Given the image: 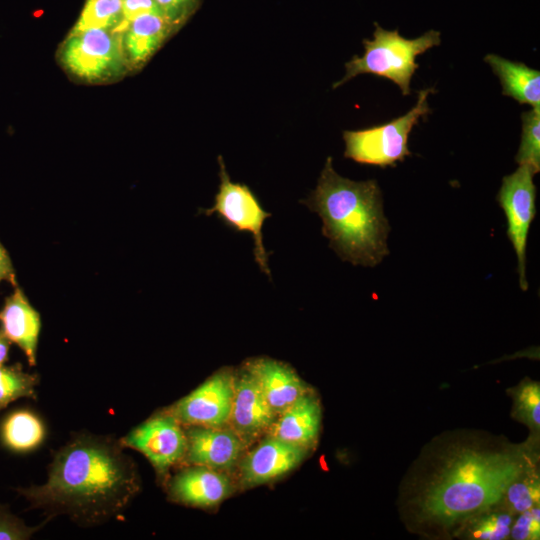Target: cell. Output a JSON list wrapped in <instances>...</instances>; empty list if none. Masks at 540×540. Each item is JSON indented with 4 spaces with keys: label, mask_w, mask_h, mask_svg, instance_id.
<instances>
[{
    "label": "cell",
    "mask_w": 540,
    "mask_h": 540,
    "mask_svg": "<svg viewBox=\"0 0 540 540\" xmlns=\"http://www.w3.org/2000/svg\"><path fill=\"white\" fill-rule=\"evenodd\" d=\"M140 489L137 467L119 439L81 432L53 453L45 483L15 490L47 521L63 515L94 527L123 517Z\"/></svg>",
    "instance_id": "1"
},
{
    "label": "cell",
    "mask_w": 540,
    "mask_h": 540,
    "mask_svg": "<svg viewBox=\"0 0 540 540\" xmlns=\"http://www.w3.org/2000/svg\"><path fill=\"white\" fill-rule=\"evenodd\" d=\"M529 448L453 453L420 494L423 519L448 526L500 502L509 484L532 466Z\"/></svg>",
    "instance_id": "2"
},
{
    "label": "cell",
    "mask_w": 540,
    "mask_h": 540,
    "mask_svg": "<svg viewBox=\"0 0 540 540\" xmlns=\"http://www.w3.org/2000/svg\"><path fill=\"white\" fill-rule=\"evenodd\" d=\"M300 202L322 219V233L343 261L373 267L389 253L390 227L376 180L344 178L328 157L316 188Z\"/></svg>",
    "instance_id": "3"
},
{
    "label": "cell",
    "mask_w": 540,
    "mask_h": 540,
    "mask_svg": "<svg viewBox=\"0 0 540 540\" xmlns=\"http://www.w3.org/2000/svg\"><path fill=\"white\" fill-rule=\"evenodd\" d=\"M373 39H364V53L345 63V75L333 84L339 87L361 74H372L394 82L404 96L410 94L411 79L418 69L417 56L441 43V34L429 30L415 39H406L398 30H385L375 23Z\"/></svg>",
    "instance_id": "4"
},
{
    "label": "cell",
    "mask_w": 540,
    "mask_h": 540,
    "mask_svg": "<svg viewBox=\"0 0 540 540\" xmlns=\"http://www.w3.org/2000/svg\"><path fill=\"white\" fill-rule=\"evenodd\" d=\"M57 60L70 77L86 84L115 82L129 73L121 35L112 30H70L59 45Z\"/></svg>",
    "instance_id": "5"
},
{
    "label": "cell",
    "mask_w": 540,
    "mask_h": 540,
    "mask_svg": "<svg viewBox=\"0 0 540 540\" xmlns=\"http://www.w3.org/2000/svg\"><path fill=\"white\" fill-rule=\"evenodd\" d=\"M434 88L418 92L415 106L405 115L388 123L372 126L362 130L344 131V156L355 162L367 165L395 166L398 161H404L411 152L408 148V138L412 128L419 119L431 112L427 97Z\"/></svg>",
    "instance_id": "6"
},
{
    "label": "cell",
    "mask_w": 540,
    "mask_h": 540,
    "mask_svg": "<svg viewBox=\"0 0 540 540\" xmlns=\"http://www.w3.org/2000/svg\"><path fill=\"white\" fill-rule=\"evenodd\" d=\"M220 184L214 204L200 212L210 216L217 215L225 225L237 232H248L253 237L254 258L260 270L271 278L268 265V252L263 243L264 221L271 217L265 211L252 190L245 184L233 182L226 170L223 158L218 157Z\"/></svg>",
    "instance_id": "7"
},
{
    "label": "cell",
    "mask_w": 540,
    "mask_h": 540,
    "mask_svg": "<svg viewBox=\"0 0 540 540\" xmlns=\"http://www.w3.org/2000/svg\"><path fill=\"white\" fill-rule=\"evenodd\" d=\"M536 173L526 165L503 177L496 200L507 219V236L518 258L520 288L528 289L526 279V246L530 225L536 216Z\"/></svg>",
    "instance_id": "8"
},
{
    "label": "cell",
    "mask_w": 540,
    "mask_h": 540,
    "mask_svg": "<svg viewBox=\"0 0 540 540\" xmlns=\"http://www.w3.org/2000/svg\"><path fill=\"white\" fill-rule=\"evenodd\" d=\"M234 380L230 371L221 370L162 412L185 426L225 427L232 409Z\"/></svg>",
    "instance_id": "9"
},
{
    "label": "cell",
    "mask_w": 540,
    "mask_h": 540,
    "mask_svg": "<svg viewBox=\"0 0 540 540\" xmlns=\"http://www.w3.org/2000/svg\"><path fill=\"white\" fill-rule=\"evenodd\" d=\"M125 448L143 454L158 476H165L171 467L184 460L187 437L183 425L160 411L119 439Z\"/></svg>",
    "instance_id": "10"
},
{
    "label": "cell",
    "mask_w": 540,
    "mask_h": 540,
    "mask_svg": "<svg viewBox=\"0 0 540 540\" xmlns=\"http://www.w3.org/2000/svg\"><path fill=\"white\" fill-rule=\"evenodd\" d=\"M308 450L267 435L240 462V480L244 486L270 482L296 468Z\"/></svg>",
    "instance_id": "11"
},
{
    "label": "cell",
    "mask_w": 540,
    "mask_h": 540,
    "mask_svg": "<svg viewBox=\"0 0 540 540\" xmlns=\"http://www.w3.org/2000/svg\"><path fill=\"white\" fill-rule=\"evenodd\" d=\"M186 463L215 470L232 468L246 442L230 427L187 426Z\"/></svg>",
    "instance_id": "12"
},
{
    "label": "cell",
    "mask_w": 540,
    "mask_h": 540,
    "mask_svg": "<svg viewBox=\"0 0 540 540\" xmlns=\"http://www.w3.org/2000/svg\"><path fill=\"white\" fill-rule=\"evenodd\" d=\"M277 414L266 401L257 381L243 368L235 376L228 427L246 443L268 431Z\"/></svg>",
    "instance_id": "13"
},
{
    "label": "cell",
    "mask_w": 540,
    "mask_h": 540,
    "mask_svg": "<svg viewBox=\"0 0 540 540\" xmlns=\"http://www.w3.org/2000/svg\"><path fill=\"white\" fill-rule=\"evenodd\" d=\"M257 381L266 401L278 415L310 388L286 363L268 357L248 360L244 367Z\"/></svg>",
    "instance_id": "14"
},
{
    "label": "cell",
    "mask_w": 540,
    "mask_h": 540,
    "mask_svg": "<svg viewBox=\"0 0 540 540\" xmlns=\"http://www.w3.org/2000/svg\"><path fill=\"white\" fill-rule=\"evenodd\" d=\"M229 478L218 470L193 465L179 471L168 484L171 500L193 507H212L231 492Z\"/></svg>",
    "instance_id": "15"
},
{
    "label": "cell",
    "mask_w": 540,
    "mask_h": 540,
    "mask_svg": "<svg viewBox=\"0 0 540 540\" xmlns=\"http://www.w3.org/2000/svg\"><path fill=\"white\" fill-rule=\"evenodd\" d=\"M177 30L164 16L143 14L118 31L129 72L141 69Z\"/></svg>",
    "instance_id": "16"
},
{
    "label": "cell",
    "mask_w": 540,
    "mask_h": 540,
    "mask_svg": "<svg viewBox=\"0 0 540 540\" xmlns=\"http://www.w3.org/2000/svg\"><path fill=\"white\" fill-rule=\"evenodd\" d=\"M13 288L0 309V329L11 344L22 350L28 364L33 367L37 364L41 317L23 289L18 284Z\"/></svg>",
    "instance_id": "17"
},
{
    "label": "cell",
    "mask_w": 540,
    "mask_h": 540,
    "mask_svg": "<svg viewBox=\"0 0 540 540\" xmlns=\"http://www.w3.org/2000/svg\"><path fill=\"white\" fill-rule=\"evenodd\" d=\"M320 425V402L309 392L277 415L267 435L309 450L317 441Z\"/></svg>",
    "instance_id": "18"
},
{
    "label": "cell",
    "mask_w": 540,
    "mask_h": 540,
    "mask_svg": "<svg viewBox=\"0 0 540 540\" xmlns=\"http://www.w3.org/2000/svg\"><path fill=\"white\" fill-rule=\"evenodd\" d=\"M485 61L499 78L503 95L512 97L520 104L540 108V72L538 70L496 54H488Z\"/></svg>",
    "instance_id": "19"
},
{
    "label": "cell",
    "mask_w": 540,
    "mask_h": 540,
    "mask_svg": "<svg viewBox=\"0 0 540 540\" xmlns=\"http://www.w3.org/2000/svg\"><path fill=\"white\" fill-rule=\"evenodd\" d=\"M47 434L43 419L28 408L7 413L0 422V442L15 453H28L39 448Z\"/></svg>",
    "instance_id": "20"
},
{
    "label": "cell",
    "mask_w": 540,
    "mask_h": 540,
    "mask_svg": "<svg viewBox=\"0 0 540 540\" xmlns=\"http://www.w3.org/2000/svg\"><path fill=\"white\" fill-rule=\"evenodd\" d=\"M508 507L498 502L463 520L464 536L478 540H500L510 536L513 516Z\"/></svg>",
    "instance_id": "21"
},
{
    "label": "cell",
    "mask_w": 540,
    "mask_h": 540,
    "mask_svg": "<svg viewBox=\"0 0 540 540\" xmlns=\"http://www.w3.org/2000/svg\"><path fill=\"white\" fill-rule=\"evenodd\" d=\"M39 381V375L26 372L21 363L1 365L0 411L20 398L36 399Z\"/></svg>",
    "instance_id": "22"
},
{
    "label": "cell",
    "mask_w": 540,
    "mask_h": 540,
    "mask_svg": "<svg viewBox=\"0 0 540 540\" xmlns=\"http://www.w3.org/2000/svg\"><path fill=\"white\" fill-rule=\"evenodd\" d=\"M122 22V0H86L71 30L100 28L115 31Z\"/></svg>",
    "instance_id": "23"
},
{
    "label": "cell",
    "mask_w": 540,
    "mask_h": 540,
    "mask_svg": "<svg viewBox=\"0 0 540 540\" xmlns=\"http://www.w3.org/2000/svg\"><path fill=\"white\" fill-rule=\"evenodd\" d=\"M539 496V477L530 466L509 484L501 501L511 512L516 514L538 506Z\"/></svg>",
    "instance_id": "24"
},
{
    "label": "cell",
    "mask_w": 540,
    "mask_h": 540,
    "mask_svg": "<svg viewBox=\"0 0 540 540\" xmlns=\"http://www.w3.org/2000/svg\"><path fill=\"white\" fill-rule=\"evenodd\" d=\"M511 394L513 398V417L527 425L532 432L538 434L540 429L539 383L526 378L512 389Z\"/></svg>",
    "instance_id": "25"
},
{
    "label": "cell",
    "mask_w": 540,
    "mask_h": 540,
    "mask_svg": "<svg viewBox=\"0 0 540 540\" xmlns=\"http://www.w3.org/2000/svg\"><path fill=\"white\" fill-rule=\"evenodd\" d=\"M522 134L518 153L515 157L519 165L540 171V108H532L521 115Z\"/></svg>",
    "instance_id": "26"
},
{
    "label": "cell",
    "mask_w": 540,
    "mask_h": 540,
    "mask_svg": "<svg viewBox=\"0 0 540 540\" xmlns=\"http://www.w3.org/2000/svg\"><path fill=\"white\" fill-rule=\"evenodd\" d=\"M45 523L28 526L0 503V540H25L32 537Z\"/></svg>",
    "instance_id": "27"
},
{
    "label": "cell",
    "mask_w": 540,
    "mask_h": 540,
    "mask_svg": "<svg viewBox=\"0 0 540 540\" xmlns=\"http://www.w3.org/2000/svg\"><path fill=\"white\" fill-rule=\"evenodd\" d=\"M511 538L515 540H535L540 536V509L539 505L521 512L518 518L513 521Z\"/></svg>",
    "instance_id": "28"
},
{
    "label": "cell",
    "mask_w": 540,
    "mask_h": 540,
    "mask_svg": "<svg viewBox=\"0 0 540 540\" xmlns=\"http://www.w3.org/2000/svg\"><path fill=\"white\" fill-rule=\"evenodd\" d=\"M163 16L177 29L189 18L198 0H155Z\"/></svg>",
    "instance_id": "29"
},
{
    "label": "cell",
    "mask_w": 540,
    "mask_h": 540,
    "mask_svg": "<svg viewBox=\"0 0 540 540\" xmlns=\"http://www.w3.org/2000/svg\"><path fill=\"white\" fill-rule=\"evenodd\" d=\"M148 13L163 16L162 11L155 0H122L123 22L114 32H118L123 25L134 18Z\"/></svg>",
    "instance_id": "30"
},
{
    "label": "cell",
    "mask_w": 540,
    "mask_h": 540,
    "mask_svg": "<svg viewBox=\"0 0 540 540\" xmlns=\"http://www.w3.org/2000/svg\"><path fill=\"white\" fill-rule=\"evenodd\" d=\"M3 281L10 283L13 287L18 284L11 257L0 242V283Z\"/></svg>",
    "instance_id": "31"
},
{
    "label": "cell",
    "mask_w": 540,
    "mask_h": 540,
    "mask_svg": "<svg viewBox=\"0 0 540 540\" xmlns=\"http://www.w3.org/2000/svg\"><path fill=\"white\" fill-rule=\"evenodd\" d=\"M11 342L0 329V366L6 364L9 358Z\"/></svg>",
    "instance_id": "32"
}]
</instances>
